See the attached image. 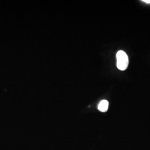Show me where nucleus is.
<instances>
[{
	"instance_id": "3",
	"label": "nucleus",
	"mask_w": 150,
	"mask_h": 150,
	"mask_svg": "<svg viewBox=\"0 0 150 150\" xmlns=\"http://www.w3.org/2000/svg\"><path fill=\"white\" fill-rule=\"evenodd\" d=\"M142 1L146 3V4H150V0H142Z\"/></svg>"
},
{
	"instance_id": "1",
	"label": "nucleus",
	"mask_w": 150,
	"mask_h": 150,
	"mask_svg": "<svg viewBox=\"0 0 150 150\" xmlns=\"http://www.w3.org/2000/svg\"><path fill=\"white\" fill-rule=\"evenodd\" d=\"M117 67L121 71L126 70L129 66V57L122 50L118 51L116 54Z\"/></svg>"
},
{
	"instance_id": "2",
	"label": "nucleus",
	"mask_w": 150,
	"mask_h": 150,
	"mask_svg": "<svg viewBox=\"0 0 150 150\" xmlns=\"http://www.w3.org/2000/svg\"><path fill=\"white\" fill-rule=\"evenodd\" d=\"M108 105H109V103L107 100H103L99 103L98 105V109L99 111H100L102 112H106L108 108Z\"/></svg>"
}]
</instances>
